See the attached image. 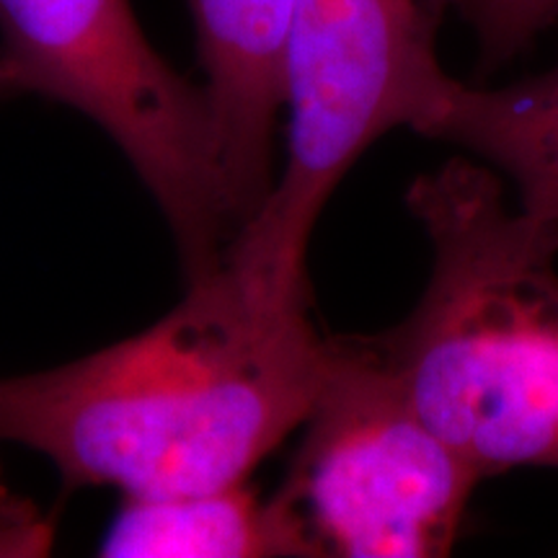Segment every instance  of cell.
I'll return each instance as SVG.
<instances>
[{"label": "cell", "mask_w": 558, "mask_h": 558, "mask_svg": "<svg viewBox=\"0 0 558 558\" xmlns=\"http://www.w3.org/2000/svg\"><path fill=\"white\" fill-rule=\"evenodd\" d=\"M331 362L311 295L279 298L222 262L135 337L0 378V442L68 488L177 497L246 484L303 427Z\"/></svg>", "instance_id": "cell-1"}, {"label": "cell", "mask_w": 558, "mask_h": 558, "mask_svg": "<svg viewBox=\"0 0 558 558\" xmlns=\"http://www.w3.org/2000/svg\"><path fill=\"white\" fill-rule=\"evenodd\" d=\"M407 207L427 288L367 349L481 478L558 471V222L512 213L499 173L460 156L411 181Z\"/></svg>", "instance_id": "cell-2"}, {"label": "cell", "mask_w": 558, "mask_h": 558, "mask_svg": "<svg viewBox=\"0 0 558 558\" xmlns=\"http://www.w3.org/2000/svg\"><path fill=\"white\" fill-rule=\"evenodd\" d=\"M439 21L429 0H292L288 158L222 262L275 295H311L305 264L320 209L375 140L416 130L450 78L437 58Z\"/></svg>", "instance_id": "cell-3"}, {"label": "cell", "mask_w": 558, "mask_h": 558, "mask_svg": "<svg viewBox=\"0 0 558 558\" xmlns=\"http://www.w3.org/2000/svg\"><path fill=\"white\" fill-rule=\"evenodd\" d=\"M0 58L21 94L114 140L169 222L186 282L218 267L239 228L207 90L160 58L130 0H0Z\"/></svg>", "instance_id": "cell-4"}, {"label": "cell", "mask_w": 558, "mask_h": 558, "mask_svg": "<svg viewBox=\"0 0 558 558\" xmlns=\"http://www.w3.org/2000/svg\"><path fill=\"white\" fill-rule=\"evenodd\" d=\"M277 497L320 556L439 558L481 473L418 416L362 337H333L324 386Z\"/></svg>", "instance_id": "cell-5"}, {"label": "cell", "mask_w": 558, "mask_h": 558, "mask_svg": "<svg viewBox=\"0 0 558 558\" xmlns=\"http://www.w3.org/2000/svg\"><path fill=\"white\" fill-rule=\"evenodd\" d=\"M222 181L235 228L275 186V124L284 104L292 0H192Z\"/></svg>", "instance_id": "cell-6"}, {"label": "cell", "mask_w": 558, "mask_h": 558, "mask_svg": "<svg viewBox=\"0 0 558 558\" xmlns=\"http://www.w3.org/2000/svg\"><path fill=\"white\" fill-rule=\"evenodd\" d=\"M414 132L509 177L522 213L558 222V62L499 88L450 75Z\"/></svg>", "instance_id": "cell-7"}, {"label": "cell", "mask_w": 558, "mask_h": 558, "mask_svg": "<svg viewBox=\"0 0 558 558\" xmlns=\"http://www.w3.org/2000/svg\"><path fill=\"white\" fill-rule=\"evenodd\" d=\"M99 556L264 558L320 556L308 527L282 499L262 501L246 484L177 497H124Z\"/></svg>", "instance_id": "cell-8"}, {"label": "cell", "mask_w": 558, "mask_h": 558, "mask_svg": "<svg viewBox=\"0 0 558 558\" xmlns=\"http://www.w3.org/2000/svg\"><path fill=\"white\" fill-rule=\"evenodd\" d=\"M439 16L456 13L478 52V75L488 78L525 54L558 21V0H429Z\"/></svg>", "instance_id": "cell-9"}, {"label": "cell", "mask_w": 558, "mask_h": 558, "mask_svg": "<svg viewBox=\"0 0 558 558\" xmlns=\"http://www.w3.org/2000/svg\"><path fill=\"white\" fill-rule=\"evenodd\" d=\"M54 522L37 501L16 492L0 465V558L50 556Z\"/></svg>", "instance_id": "cell-10"}, {"label": "cell", "mask_w": 558, "mask_h": 558, "mask_svg": "<svg viewBox=\"0 0 558 558\" xmlns=\"http://www.w3.org/2000/svg\"><path fill=\"white\" fill-rule=\"evenodd\" d=\"M16 94H21L19 83L13 78L9 65H5V60L0 58V99H9V96H16Z\"/></svg>", "instance_id": "cell-11"}]
</instances>
